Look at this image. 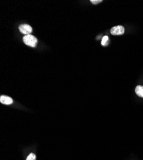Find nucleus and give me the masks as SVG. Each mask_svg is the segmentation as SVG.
I'll return each instance as SVG.
<instances>
[{
  "mask_svg": "<svg viewBox=\"0 0 143 160\" xmlns=\"http://www.w3.org/2000/svg\"><path fill=\"white\" fill-rule=\"evenodd\" d=\"M23 40L24 44L32 47H36V45L37 44V38L31 34L24 35L23 37Z\"/></svg>",
  "mask_w": 143,
  "mask_h": 160,
  "instance_id": "1",
  "label": "nucleus"
},
{
  "mask_svg": "<svg viewBox=\"0 0 143 160\" xmlns=\"http://www.w3.org/2000/svg\"><path fill=\"white\" fill-rule=\"evenodd\" d=\"M20 31L21 33L24 34V35H30L32 32V28L27 24H23L19 27Z\"/></svg>",
  "mask_w": 143,
  "mask_h": 160,
  "instance_id": "2",
  "label": "nucleus"
},
{
  "mask_svg": "<svg viewBox=\"0 0 143 160\" xmlns=\"http://www.w3.org/2000/svg\"><path fill=\"white\" fill-rule=\"evenodd\" d=\"M111 33L114 35H123L125 32V28L122 26H117L112 28L110 30Z\"/></svg>",
  "mask_w": 143,
  "mask_h": 160,
  "instance_id": "3",
  "label": "nucleus"
},
{
  "mask_svg": "<svg viewBox=\"0 0 143 160\" xmlns=\"http://www.w3.org/2000/svg\"><path fill=\"white\" fill-rule=\"evenodd\" d=\"M0 102L2 104H6V105H9L13 103V100L11 97L7 96H2L0 97Z\"/></svg>",
  "mask_w": 143,
  "mask_h": 160,
  "instance_id": "4",
  "label": "nucleus"
},
{
  "mask_svg": "<svg viewBox=\"0 0 143 160\" xmlns=\"http://www.w3.org/2000/svg\"><path fill=\"white\" fill-rule=\"evenodd\" d=\"M135 91L137 95L143 98V86L138 85V87H136Z\"/></svg>",
  "mask_w": 143,
  "mask_h": 160,
  "instance_id": "5",
  "label": "nucleus"
},
{
  "mask_svg": "<svg viewBox=\"0 0 143 160\" xmlns=\"http://www.w3.org/2000/svg\"><path fill=\"white\" fill-rule=\"evenodd\" d=\"M108 40H109V37H108L107 36L103 37V38L102 39V45L103 46H106Z\"/></svg>",
  "mask_w": 143,
  "mask_h": 160,
  "instance_id": "6",
  "label": "nucleus"
},
{
  "mask_svg": "<svg viewBox=\"0 0 143 160\" xmlns=\"http://www.w3.org/2000/svg\"><path fill=\"white\" fill-rule=\"evenodd\" d=\"M35 159H36L35 155H34V154L33 153H31L30 155L27 157V160H35Z\"/></svg>",
  "mask_w": 143,
  "mask_h": 160,
  "instance_id": "7",
  "label": "nucleus"
},
{
  "mask_svg": "<svg viewBox=\"0 0 143 160\" xmlns=\"http://www.w3.org/2000/svg\"><path fill=\"white\" fill-rule=\"evenodd\" d=\"M91 2L92 3V4H98L99 3H101L102 2V0H91Z\"/></svg>",
  "mask_w": 143,
  "mask_h": 160,
  "instance_id": "8",
  "label": "nucleus"
}]
</instances>
